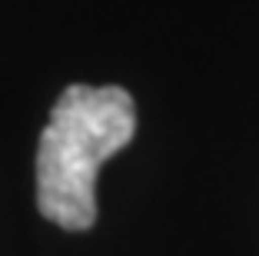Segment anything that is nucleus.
I'll list each match as a JSON object with an SVG mask.
<instances>
[{
  "label": "nucleus",
  "mask_w": 259,
  "mask_h": 256,
  "mask_svg": "<svg viewBox=\"0 0 259 256\" xmlns=\"http://www.w3.org/2000/svg\"><path fill=\"white\" fill-rule=\"evenodd\" d=\"M137 133V106L123 87L73 83L50 110L37 147V206L63 230L97 223V176Z\"/></svg>",
  "instance_id": "nucleus-1"
}]
</instances>
